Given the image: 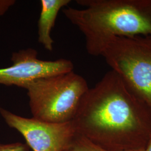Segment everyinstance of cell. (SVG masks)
<instances>
[{"label": "cell", "instance_id": "7", "mask_svg": "<svg viewBox=\"0 0 151 151\" xmlns=\"http://www.w3.org/2000/svg\"><path fill=\"white\" fill-rule=\"evenodd\" d=\"M71 2L70 0H41V11L38 22V42L49 52L53 50L54 41L51 32L60 10Z\"/></svg>", "mask_w": 151, "mask_h": 151}, {"label": "cell", "instance_id": "8", "mask_svg": "<svg viewBox=\"0 0 151 151\" xmlns=\"http://www.w3.org/2000/svg\"><path fill=\"white\" fill-rule=\"evenodd\" d=\"M63 151H107L96 146L86 137L76 134L70 145Z\"/></svg>", "mask_w": 151, "mask_h": 151}, {"label": "cell", "instance_id": "10", "mask_svg": "<svg viewBox=\"0 0 151 151\" xmlns=\"http://www.w3.org/2000/svg\"><path fill=\"white\" fill-rule=\"evenodd\" d=\"M145 151H151V133L150 135V138L146 147Z\"/></svg>", "mask_w": 151, "mask_h": 151}, {"label": "cell", "instance_id": "5", "mask_svg": "<svg viewBox=\"0 0 151 151\" xmlns=\"http://www.w3.org/2000/svg\"><path fill=\"white\" fill-rule=\"evenodd\" d=\"M0 114L6 124L24 137L33 151H63L75 135L72 122L55 123L27 118L2 108Z\"/></svg>", "mask_w": 151, "mask_h": 151}, {"label": "cell", "instance_id": "2", "mask_svg": "<svg viewBox=\"0 0 151 151\" xmlns=\"http://www.w3.org/2000/svg\"><path fill=\"white\" fill-rule=\"evenodd\" d=\"M83 9L63 10L82 32L88 54L99 56L116 37L151 35V0H77Z\"/></svg>", "mask_w": 151, "mask_h": 151}, {"label": "cell", "instance_id": "3", "mask_svg": "<svg viewBox=\"0 0 151 151\" xmlns=\"http://www.w3.org/2000/svg\"><path fill=\"white\" fill-rule=\"evenodd\" d=\"M24 88L27 90L32 118L63 123L74 119L89 87L86 80L72 70L38 78Z\"/></svg>", "mask_w": 151, "mask_h": 151}, {"label": "cell", "instance_id": "4", "mask_svg": "<svg viewBox=\"0 0 151 151\" xmlns=\"http://www.w3.org/2000/svg\"><path fill=\"white\" fill-rule=\"evenodd\" d=\"M100 55L151 108V35L113 38Z\"/></svg>", "mask_w": 151, "mask_h": 151}, {"label": "cell", "instance_id": "9", "mask_svg": "<svg viewBox=\"0 0 151 151\" xmlns=\"http://www.w3.org/2000/svg\"><path fill=\"white\" fill-rule=\"evenodd\" d=\"M0 151H30L27 144L14 143L7 145L0 144Z\"/></svg>", "mask_w": 151, "mask_h": 151}, {"label": "cell", "instance_id": "1", "mask_svg": "<svg viewBox=\"0 0 151 151\" xmlns=\"http://www.w3.org/2000/svg\"><path fill=\"white\" fill-rule=\"evenodd\" d=\"M72 122L77 133L106 151L145 150L151 108L111 70L88 88Z\"/></svg>", "mask_w": 151, "mask_h": 151}, {"label": "cell", "instance_id": "11", "mask_svg": "<svg viewBox=\"0 0 151 151\" xmlns=\"http://www.w3.org/2000/svg\"><path fill=\"white\" fill-rule=\"evenodd\" d=\"M145 151V150H135V151Z\"/></svg>", "mask_w": 151, "mask_h": 151}, {"label": "cell", "instance_id": "6", "mask_svg": "<svg viewBox=\"0 0 151 151\" xmlns=\"http://www.w3.org/2000/svg\"><path fill=\"white\" fill-rule=\"evenodd\" d=\"M37 55L38 52L30 48L14 52L12 65L0 68V85L24 88L38 78L73 70L74 65L70 60H39Z\"/></svg>", "mask_w": 151, "mask_h": 151}]
</instances>
